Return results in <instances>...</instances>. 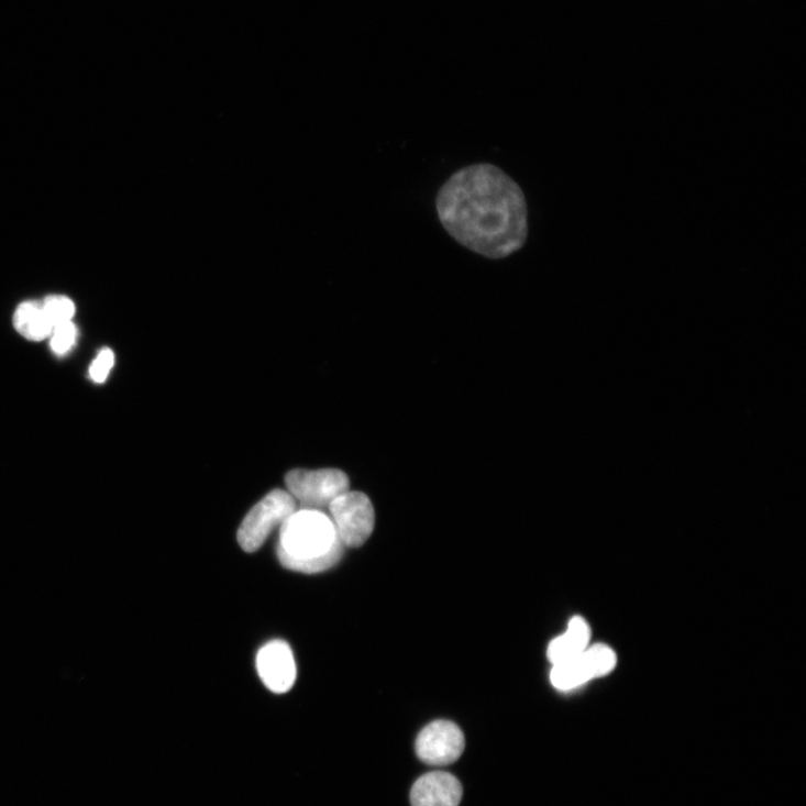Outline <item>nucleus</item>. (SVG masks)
I'll return each mask as SVG.
<instances>
[{
	"instance_id": "obj_5",
	"label": "nucleus",
	"mask_w": 806,
	"mask_h": 806,
	"mask_svg": "<svg viewBox=\"0 0 806 806\" xmlns=\"http://www.w3.org/2000/svg\"><path fill=\"white\" fill-rule=\"evenodd\" d=\"M331 519L344 546L363 545L375 529V509L361 492L346 490L329 507Z\"/></svg>"
},
{
	"instance_id": "obj_3",
	"label": "nucleus",
	"mask_w": 806,
	"mask_h": 806,
	"mask_svg": "<svg viewBox=\"0 0 806 806\" xmlns=\"http://www.w3.org/2000/svg\"><path fill=\"white\" fill-rule=\"evenodd\" d=\"M297 510L292 496L283 489H274L247 514L238 531V542L245 552L260 550L273 531Z\"/></svg>"
},
{
	"instance_id": "obj_1",
	"label": "nucleus",
	"mask_w": 806,
	"mask_h": 806,
	"mask_svg": "<svg viewBox=\"0 0 806 806\" xmlns=\"http://www.w3.org/2000/svg\"><path fill=\"white\" fill-rule=\"evenodd\" d=\"M437 209L448 233L485 258H508L528 240L525 194L498 166L481 163L455 172L440 189Z\"/></svg>"
},
{
	"instance_id": "obj_7",
	"label": "nucleus",
	"mask_w": 806,
	"mask_h": 806,
	"mask_svg": "<svg viewBox=\"0 0 806 806\" xmlns=\"http://www.w3.org/2000/svg\"><path fill=\"white\" fill-rule=\"evenodd\" d=\"M465 749V738L457 725L437 720L426 726L417 737L416 752L428 765L445 766L456 762Z\"/></svg>"
},
{
	"instance_id": "obj_12",
	"label": "nucleus",
	"mask_w": 806,
	"mask_h": 806,
	"mask_svg": "<svg viewBox=\"0 0 806 806\" xmlns=\"http://www.w3.org/2000/svg\"><path fill=\"white\" fill-rule=\"evenodd\" d=\"M42 305L54 328L71 322L76 314V305L67 296H48L42 300Z\"/></svg>"
},
{
	"instance_id": "obj_10",
	"label": "nucleus",
	"mask_w": 806,
	"mask_h": 806,
	"mask_svg": "<svg viewBox=\"0 0 806 806\" xmlns=\"http://www.w3.org/2000/svg\"><path fill=\"white\" fill-rule=\"evenodd\" d=\"M592 638L590 627L586 619L576 616L572 618L565 634L555 638L548 647V659L555 665L566 662L583 653Z\"/></svg>"
},
{
	"instance_id": "obj_11",
	"label": "nucleus",
	"mask_w": 806,
	"mask_h": 806,
	"mask_svg": "<svg viewBox=\"0 0 806 806\" xmlns=\"http://www.w3.org/2000/svg\"><path fill=\"white\" fill-rule=\"evenodd\" d=\"M14 327L25 339L34 342L51 336L54 327L48 320L42 301L29 300L21 303L14 314Z\"/></svg>"
},
{
	"instance_id": "obj_14",
	"label": "nucleus",
	"mask_w": 806,
	"mask_h": 806,
	"mask_svg": "<svg viewBox=\"0 0 806 806\" xmlns=\"http://www.w3.org/2000/svg\"><path fill=\"white\" fill-rule=\"evenodd\" d=\"M114 364V354L110 349H103L92 362L90 377L96 384H103Z\"/></svg>"
},
{
	"instance_id": "obj_4",
	"label": "nucleus",
	"mask_w": 806,
	"mask_h": 806,
	"mask_svg": "<svg viewBox=\"0 0 806 806\" xmlns=\"http://www.w3.org/2000/svg\"><path fill=\"white\" fill-rule=\"evenodd\" d=\"M286 485L301 509L322 510L349 490L350 481L340 470H294L286 475Z\"/></svg>"
},
{
	"instance_id": "obj_6",
	"label": "nucleus",
	"mask_w": 806,
	"mask_h": 806,
	"mask_svg": "<svg viewBox=\"0 0 806 806\" xmlns=\"http://www.w3.org/2000/svg\"><path fill=\"white\" fill-rule=\"evenodd\" d=\"M616 663L617 656L611 648L605 644L588 647L574 659L553 665L551 684L557 691L571 692L595 677L610 673Z\"/></svg>"
},
{
	"instance_id": "obj_8",
	"label": "nucleus",
	"mask_w": 806,
	"mask_h": 806,
	"mask_svg": "<svg viewBox=\"0 0 806 806\" xmlns=\"http://www.w3.org/2000/svg\"><path fill=\"white\" fill-rule=\"evenodd\" d=\"M257 670L264 685L275 694H286L295 685L296 663L290 647L284 641H272L260 651Z\"/></svg>"
},
{
	"instance_id": "obj_13",
	"label": "nucleus",
	"mask_w": 806,
	"mask_h": 806,
	"mask_svg": "<svg viewBox=\"0 0 806 806\" xmlns=\"http://www.w3.org/2000/svg\"><path fill=\"white\" fill-rule=\"evenodd\" d=\"M78 330L75 323L67 322L54 328L51 334V349L56 355H66L77 341Z\"/></svg>"
},
{
	"instance_id": "obj_2",
	"label": "nucleus",
	"mask_w": 806,
	"mask_h": 806,
	"mask_svg": "<svg viewBox=\"0 0 806 806\" xmlns=\"http://www.w3.org/2000/svg\"><path fill=\"white\" fill-rule=\"evenodd\" d=\"M279 530L277 555L289 571L318 574L342 560L344 544L332 519L322 510H296Z\"/></svg>"
},
{
	"instance_id": "obj_9",
	"label": "nucleus",
	"mask_w": 806,
	"mask_h": 806,
	"mask_svg": "<svg viewBox=\"0 0 806 806\" xmlns=\"http://www.w3.org/2000/svg\"><path fill=\"white\" fill-rule=\"evenodd\" d=\"M463 796L460 781L446 772L421 776L411 788L412 806H459Z\"/></svg>"
}]
</instances>
